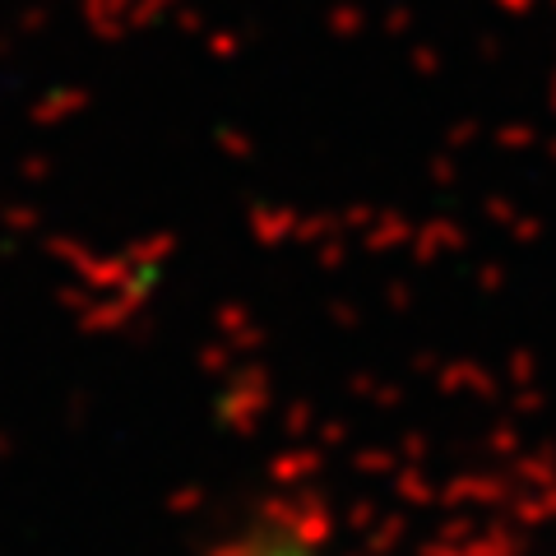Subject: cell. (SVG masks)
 <instances>
[{"instance_id":"1","label":"cell","mask_w":556,"mask_h":556,"mask_svg":"<svg viewBox=\"0 0 556 556\" xmlns=\"http://www.w3.org/2000/svg\"><path fill=\"white\" fill-rule=\"evenodd\" d=\"M232 556H316V547L292 529H255Z\"/></svg>"}]
</instances>
